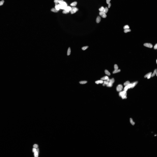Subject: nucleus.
Listing matches in <instances>:
<instances>
[{
	"label": "nucleus",
	"mask_w": 157,
	"mask_h": 157,
	"mask_svg": "<svg viewBox=\"0 0 157 157\" xmlns=\"http://www.w3.org/2000/svg\"><path fill=\"white\" fill-rule=\"evenodd\" d=\"M12 7V3L10 1H6L0 5V17L8 15Z\"/></svg>",
	"instance_id": "f257e3e1"
},
{
	"label": "nucleus",
	"mask_w": 157,
	"mask_h": 157,
	"mask_svg": "<svg viewBox=\"0 0 157 157\" xmlns=\"http://www.w3.org/2000/svg\"><path fill=\"white\" fill-rule=\"evenodd\" d=\"M153 32L154 33L157 34V25L154 27V28L153 29Z\"/></svg>",
	"instance_id": "f03ea898"
}]
</instances>
